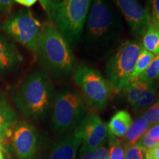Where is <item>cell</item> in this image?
I'll list each match as a JSON object with an SVG mask.
<instances>
[{"mask_svg":"<svg viewBox=\"0 0 159 159\" xmlns=\"http://www.w3.org/2000/svg\"><path fill=\"white\" fill-rule=\"evenodd\" d=\"M142 47L145 50L156 55L159 53V27L151 21L142 36Z\"/></svg>","mask_w":159,"mask_h":159,"instance_id":"e0dca14e","label":"cell"},{"mask_svg":"<svg viewBox=\"0 0 159 159\" xmlns=\"http://www.w3.org/2000/svg\"><path fill=\"white\" fill-rule=\"evenodd\" d=\"M92 0H54L48 16L71 47L82 39Z\"/></svg>","mask_w":159,"mask_h":159,"instance_id":"277c9868","label":"cell"},{"mask_svg":"<svg viewBox=\"0 0 159 159\" xmlns=\"http://www.w3.org/2000/svg\"><path fill=\"white\" fill-rule=\"evenodd\" d=\"M38 135L27 123L18 125L13 134V148L19 159H33L37 150Z\"/></svg>","mask_w":159,"mask_h":159,"instance_id":"7c38bea8","label":"cell"},{"mask_svg":"<svg viewBox=\"0 0 159 159\" xmlns=\"http://www.w3.org/2000/svg\"><path fill=\"white\" fill-rule=\"evenodd\" d=\"M80 152L82 154V158L81 159H94V150H81Z\"/></svg>","mask_w":159,"mask_h":159,"instance_id":"4dcf8cb0","label":"cell"},{"mask_svg":"<svg viewBox=\"0 0 159 159\" xmlns=\"http://www.w3.org/2000/svg\"><path fill=\"white\" fill-rule=\"evenodd\" d=\"M145 159H152V158H151L149 156H148V155L145 154Z\"/></svg>","mask_w":159,"mask_h":159,"instance_id":"d590c367","label":"cell"},{"mask_svg":"<svg viewBox=\"0 0 159 159\" xmlns=\"http://www.w3.org/2000/svg\"><path fill=\"white\" fill-rule=\"evenodd\" d=\"M155 62H156V68L158 69V72H159V53L158 55H156V57H155Z\"/></svg>","mask_w":159,"mask_h":159,"instance_id":"d6a6232c","label":"cell"},{"mask_svg":"<svg viewBox=\"0 0 159 159\" xmlns=\"http://www.w3.org/2000/svg\"><path fill=\"white\" fill-rule=\"evenodd\" d=\"M74 135L82 144L81 150H95L106 140L108 127L98 115L90 113L75 129Z\"/></svg>","mask_w":159,"mask_h":159,"instance_id":"9c48e42d","label":"cell"},{"mask_svg":"<svg viewBox=\"0 0 159 159\" xmlns=\"http://www.w3.org/2000/svg\"><path fill=\"white\" fill-rule=\"evenodd\" d=\"M158 82L137 80L125 89L126 99L135 111H140L152 105L156 99Z\"/></svg>","mask_w":159,"mask_h":159,"instance_id":"8fae6325","label":"cell"},{"mask_svg":"<svg viewBox=\"0 0 159 159\" xmlns=\"http://www.w3.org/2000/svg\"><path fill=\"white\" fill-rule=\"evenodd\" d=\"M94 159H109L108 149L103 145H100L94 150Z\"/></svg>","mask_w":159,"mask_h":159,"instance_id":"484cf974","label":"cell"},{"mask_svg":"<svg viewBox=\"0 0 159 159\" xmlns=\"http://www.w3.org/2000/svg\"><path fill=\"white\" fill-rule=\"evenodd\" d=\"M13 4V0H0V14L10 11Z\"/></svg>","mask_w":159,"mask_h":159,"instance_id":"4316f807","label":"cell"},{"mask_svg":"<svg viewBox=\"0 0 159 159\" xmlns=\"http://www.w3.org/2000/svg\"><path fill=\"white\" fill-rule=\"evenodd\" d=\"M15 1L17 3L20 4V5H23V2H24V0H15Z\"/></svg>","mask_w":159,"mask_h":159,"instance_id":"836d02e7","label":"cell"},{"mask_svg":"<svg viewBox=\"0 0 159 159\" xmlns=\"http://www.w3.org/2000/svg\"><path fill=\"white\" fill-rule=\"evenodd\" d=\"M74 80L89 104L95 110H104L111 96V85L96 69L81 65L75 68Z\"/></svg>","mask_w":159,"mask_h":159,"instance_id":"52a82bcc","label":"cell"},{"mask_svg":"<svg viewBox=\"0 0 159 159\" xmlns=\"http://www.w3.org/2000/svg\"><path fill=\"white\" fill-rule=\"evenodd\" d=\"M125 159H144V151L138 142L136 144H125Z\"/></svg>","mask_w":159,"mask_h":159,"instance_id":"ffe728a7","label":"cell"},{"mask_svg":"<svg viewBox=\"0 0 159 159\" xmlns=\"http://www.w3.org/2000/svg\"><path fill=\"white\" fill-rule=\"evenodd\" d=\"M150 6L152 21L159 27V0H150Z\"/></svg>","mask_w":159,"mask_h":159,"instance_id":"d4e9b609","label":"cell"},{"mask_svg":"<svg viewBox=\"0 0 159 159\" xmlns=\"http://www.w3.org/2000/svg\"><path fill=\"white\" fill-rule=\"evenodd\" d=\"M36 52L41 64L58 78L68 77L76 66L71 47L51 21L41 25Z\"/></svg>","mask_w":159,"mask_h":159,"instance_id":"7a4b0ae2","label":"cell"},{"mask_svg":"<svg viewBox=\"0 0 159 159\" xmlns=\"http://www.w3.org/2000/svg\"><path fill=\"white\" fill-rule=\"evenodd\" d=\"M145 134L151 139H158L159 140V123L150 127Z\"/></svg>","mask_w":159,"mask_h":159,"instance_id":"83f0119b","label":"cell"},{"mask_svg":"<svg viewBox=\"0 0 159 159\" xmlns=\"http://www.w3.org/2000/svg\"><path fill=\"white\" fill-rule=\"evenodd\" d=\"M144 152L152 159H159V144L155 146L154 148L145 151Z\"/></svg>","mask_w":159,"mask_h":159,"instance_id":"f1b7e54d","label":"cell"},{"mask_svg":"<svg viewBox=\"0 0 159 159\" xmlns=\"http://www.w3.org/2000/svg\"><path fill=\"white\" fill-rule=\"evenodd\" d=\"M53 98L54 89L49 75L39 69L26 78L16 92L14 101L24 116L39 119L50 108Z\"/></svg>","mask_w":159,"mask_h":159,"instance_id":"3957f363","label":"cell"},{"mask_svg":"<svg viewBox=\"0 0 159 159\" xmlns=\"http://www.w3.org/2000/svg\"><path fill=\"white\" fill-rule=\"evenodd\" d=\"M85 115V107L82 97L71 90L57 93L53 102L52 124L56 134H63L78 126Z\"/></svg>","mask_w":159,"mask_h":159,"instance_id":"8992f818","label":"cell"},{"mask_svg":"<svg viewBox=\"0 0 159 159\" xmlns=\"http://www.w3.org/2000/svg\"><path fill=\"white\" fill-rule=\"evenodd\" d=\"M158 102H159V99H158Z\"/></svg>","mask_w":159,"mask_h":159,"instance_id":"74e56055","label":"cell"},{"mask_svg":"<svg viewBox=\"0 0 159 159\" xmlns=\"http://www.w3.org/2000/svg\"><path fill=\"white\" fill-rule=\"evenodd\" d=\"M109 159H125V149L121 141L111 138Z\"/></svg>","mask_w":159,"mask_h":159,"instance_id":"7402d4cb","label":"cell"},{"mask_svg":"<svg viewBox=\"0 0 159 159\" xmlns=\"http://www.w3.org/2000/svg\"><path fill=\"white\" fill-rule=\"evenodd\" d=\"M53 1H54V0H39L41 6L43 7V10L47 12V14H49Z\"/></svg>","mask_w":159,"mask_h":159,"instance_id":"f546056e","label":"cell"},{"mask_svg":"<svg viewBox=\"0 0 159 159\" xmlns=\"http://www.w3.org/2000/svg\"><path fill=\"white\" fill-rule=\"evenodd\" d=\"M80 144L74 134L67 135L55 144L46 159H75Z\"/></svg>","mask_w":159,"mask_h":159,"instance_id":"4fadbf2b","label":"cell"},{"mask_svg":"<svg viewBox=\"0 0 159 159\" xmlns=\"http://www.w3.org/2000/svg\"><path fill=\"white\" fill-rule=\"evenodd\" d=\"M132 117L127 111H119L111 117L108 125L110 138H123L132 123Z\"/></svg>","mask_w":159,"mask_h":159,"instance_id":"9a60e30c","label":"cell"},{"mask_svg":"<svg viewBox=\"0 0 159 159\" xmlns=\"http://www.w3.org/2000/svg\"><path fill=\"white\" fill-rule=\"evenodd\" d=\"M155 57H156V55L152 54V53L145 50L144 48L142 49L140 55H139L138 61H137L136 62V66H135L134 71V72H133L132 77H131L132 83L139 79L140 75H142V73L148 69L149 66L150 65V63H152V61H153Z\"/></svg>","mask_w":159,"mask_h":159,"instance_id":"d6986e66","label":"cell"},{"mask_svg":"<svg viewBox=\"0 0 159 159\" xmlns=\"http://www.w3.org/2000/svg\"><path fill=\"white\" fill-rule=\"evenodd\" d=\"M123 25L110 0H92L82 37L88 56L100 61L110 56L119 45Z\"/></svg>","mask_w":159,"mask_h":159,"instance_id":"6da1fadb","label":"cell"},{"mask_svg":"<svg viewBox=\"0 0 159 159\" xmlns=\"http://www.w3.org/2000/svg\"><path fill=\"white\" fill-rule=\"evenodd\" d=\"M143 49L136 40L124 41L111 53L105 68L108 83L117 91L125 90L132 83L131 77Z\"/></svg>","mask_w":159,"mask_h":159,"instance_id":"5b68a950","label":"cell"},{"mask_svg":"<svg viewBox=\"0 0 159 159\" xmlns=\"http://www.w3.org/2000/svg\"><path fill=\"white\" fill-rule=\"evenodd\" d=\"M150 128V125L144 117H138L131 123L130 128L124 136L126 144H136Z\"/></svg>","mask_w":159,"mask_h":159,"instance_id":"2e32d148","label":"cell"},{"mask_svg":"<svg viewBox=\"0 0 159 159\" xmlns=\"http://www.w3.org/2000/svg\"><path fill=\"white\" fill-rule=\"evenodd\" d=\"M37 1L38 0H24L23 5H25L27 7H31V6H33V5H35Z\"/></svg>","mask_w":159,"mask_h":159,"instance_id":"1f68e13d","label":"cell"},{"mask_svg":"<svg viewBox=\"0 0 159 159\" xmlns=\"http://www.w3.org/2000/svg\"><path fill=\"white\" fill-rule=\"evenodd\" d=\"M138 143L145 152V151L150 150V149L156 146L157 144H158L159 140L158 139H151L146 134H144V136H142V138L139 139Z\"/></svg>","mask_w":159,"mask_h":159,"instance_id":"cb8c5ba5","label":"cell"},{"mask_svg":"<svg viewBox=\"0 0 159 159\" xmlns=\"http://www.w3.org/2000/svg\"><path fill=\"white\" fill-rule=\"evenodd\" d=\"M2 30L30 50L36 52L41 25L30 11H23L10 16L2 25Z\"/></svg>","mask_w":159,"mask_h":159,"instance_id":"ba28073f","label":"cell"},{"mask_svg":"<svg viewBox=\"0 0 159 159\" xmlns=\"http://www.w3.org/2000/svg\"><path fill=\"white\" fill-rule=\"evenodd\" d=\"M0 159H4V156H3V153L2 152L1 148H0Z\"/></svg>","mask_w":159,"mask_h":159,"instance_id":"e575fe53","label":"cell"},{"mask_svg":"<svg viewBox=\"0 0 159 159\" xmlns=\"http://www.w3.org/2000/svg\"><path fill=\"white\" fill-rule=\"evenodd\" d=\"M16 122L14 111L5 99L0 98V134L5 136L7 129Z\"/></svg>","mask_w":159,"mask_h":159,"instance_id":"ac0fdd59","label":"cell"},{"mask_svg":"<svg viewBox=\"0 0 159 159\" xmlns=\"http://www.w3.org/2000/svg\"><path fill=\"white\" fill-rule=\"evenodd\" d=\"M3 138H4V136H2V135H1V134H0V141H2V140Z\"/></svg>","mask_w":159,"mask_h":159,"instance_id":"8d00e7d4","label":"cell"},{"mask_svg":"<svg viewBox=\"0 0 159 159\" xmlns=\"http://www.w3.org/2000/svg\"><path fill=\"white\" fill-rule=\"evenodd\" d=\"M22 61V55L16 46L0 34V71L14 69Z\"/></svg>","mask_w":159,"mask_h":159,"instance_id":"5bb4252c","label":"cell"},{"mask_svg":"<svg viewBox=\"0 0 159 159\" xmlns=\"http://www.w3.org/2000/svg\"><path fill=\"white\" fill-rule=\"evenodd\" d=\"M148 122L150 127L159 123V102L150 105L144 111L142 116Z\"/></svg>","mask_w":159,"mask_h":159,"instance_id":"44dd1931","label":"cell"},{"mask_svg":"<svg viewBox=\"0 0 159 159\" xmlns=\"http://www.w3.org/2000/svg\"><path fill=\"white\" fill-rule=\"evenodd\" d=\"M138 80L144 81H157V80H159V72L156 68V62H155L154 59L150 63V65L148 67V69L140 75Z\"/></svg>","mask_w":159,"mask_h":159,"instance_id":"603a6c76","label":"cell"},{"mask_svg":"<svg viewBox=\"0 0 159 159\" xmlns=\"http://www.w3.org/2000/svg\"><path fill=\"white\" fill-rule=\"evenodd\" d=\"M110 1L124 16L133 36L142 38L152 21L150 11L143 7L139 0Z\"/></svg>","mask_w":159,"mask_h":159,"instance_id":"30bf717a","label":"cell"}]
</instances>
